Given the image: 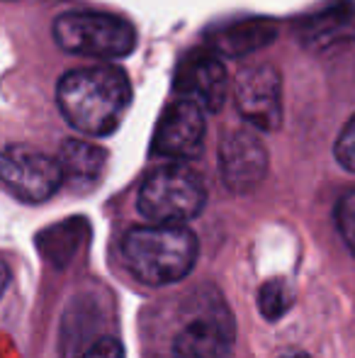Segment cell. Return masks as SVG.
Here are the masks:
<instances>
[{
	"mask_svg": "<svg viewBox=\"0 0 355 358\" xmlns=\"http://www.w3.org/2000/svg\"><path fill=\"white\" fill-rule=\"evenodd\" d=\"M56 103L63 120L88 137H107L119 127L132 105V85L112 64L73 69L56 85Z\"/></svg>",
	"mask_w": 355,
	"mask_h": 358,
	"instance_id": "obj_1",
	"label": "cell"
},
{
	"mask_svg": "<svg viewBox=\"0 0 355 358\" xmlns=\"http://www.w3.org/2000/svg\"><path fill=\"white\" fill-rule=\"evenodd\" d=\"M199 244L183 224L134 227L122 239V259L144 285H171L188 278L197 264Z\"/></svg>",
	"mask_w": 355,
	"mask_h": 358,
	"instance_id": "obj_2",
	"label": "cell"
},
{
	"mask_svg": "<svg viewBox=\"0 0 355 358\" xmlns=\"http://www.w3.org/2000/svg\"><path fill=\"white\" fill-rule=\"evenodd\" d=\"M236 324L222 292L202 287L190 297L178 331L173 334L171 358H232Z\"/></svg>",
	"mask_w": 355,
	"mask_h": 358,
	"instance_id": "obj_3",
	"label": "cell"
},
{
	"mask_svg": "<svg viewBox=\"0 0 355 358\" xmlns=\"http://www.w3.org/2000/svg\"><path fill=\"white\" fill-rule=\"evenodd\" d=\"M207 188L197 171L180 161L161 166L144 178L137 208L153 224H185L202 213Z\"/></svg>",
	"mask_w": 355,
	"mask_h": 358,
	"instance_id": "obj_4",
	"label": "cell"
},
{
	"mask_svg": "<svg viewBox=\"0 0 355 358\" xmlns=\"http://www.w3.org/2000/svg\"><path fill=\"white\" fill-rule=\"evenodd\" d=\"M54 39L68 54L114 62L137 47V29L117 15L71 10L54 20Z\"/></svg>",
	"mask_w": 355,
	"mask_h": 358,
	"instance_id": "obj_5",
	"label": "cell"
},
{
	"mask_svg": "<svg viewBox=\"0 0 355 358\" xmlns=\"http://www.w3.org/2000/svg\"><path fill=\"white\" fill-rule=\"evenodd\" d=\"M0 183L22 203H47L63 185V171L56 156L29 144L0 146Z\"/></svg>",
	"mask_w": 355,
	"mask_h": 358,
	"instance_id": "obj_6",
	"label": "cell"
},
{
	"mask_svg": "<svg viewBox=\"0 0 355 358\" xmlns=\"http://www.w3.org/2000/svg\"><path fill=\"white\" fill-rule=\"evenodd\" d=\"M234 103L248 124L275 132L282 124V78L270 64L243 66L234 78Z\"/></svg>",
	"mask_w": 355,
	"mask_h": 358,
	"instance_id": "obj_7",
	"label": "cell"
},
{
	"mask_svg": "<svg viewBox=\"0 0 355 358\" xmlns=\"http://www.w3.org/2000/svg\"><path fill=\"white\" fill-rule=\"evenodd\" d=\"M204 110L197 103L188 98L173 100L166 105V110L158 117V124L153 129L151 151L163 159L188 161L202 151L204 144Z\"/></svg>",
	"mask_w": 355,
	"mask_h": 358,
	"instance_id": "obj_8",
	"label": "cell"
},
{
	"mask_svg": "<svg viewBox=\"0 0 355 358\" xmlns=\"http://www.w3.org/2000/svg\"><path fill=\"white\" fill-rule=\"evenodd\" d=\"M219 173L232 193H251L266 180L268 149L251 129H234L219 144Z\"/></svg>",
	"mask_w": 355,
	"mask_h": 358,
	"instance_id": "obj_9",
	"label": "cell"
},
{
	"mask_svg": "<svg viewBox=\"0 0 355 358\" xmlns=\"http://www.w3.org/2000/svg\"><path fill=\"white\" fill-rule=\"evenodd\" d=\"M176 93L180 98H188L197 103L204 113L222 110L224 100L229 95V76L222 64V57L209 52L188 54L176 69Z\"/></svg>",
	"mask_w": 355,
	"mask_h": 358,
	"instance_id": "obj_10",
	"label": "cell"
},
{
	"mask_svg": "<svg viewBox=\"0 0 355 358\" xmlns=\"http://www.w3.org/2000/svg\"><path fill=\"white\" fill-rule=\"evenodd\" d=\"M278 34L273 20L253 17V20H239V22L217 27L207 34V44L219 57H246L258 49L268 47Z\"/></svg>",
	"mask_w": 355,
	"mask_h": 358,
	"instance_id": "obj_11",
	"label": "cell"
},
{
	"mask_svg": "<svg viewBox=\"0 0 355 358\" xmlns=\"http://www.w3.org/2000/svg\"><path fill=\"white\" fill-rule=\"evenodd\" d=\"M59 164L63 171V180L76 185H93L103 176L107 164V151L83 139H66L59 149Z\"/></svg>",
	"mask_w": 355,
	"mask_h": 358,
	"instance_id": "obj_12",
	"label": "cell"
},
{
	"mask_svg": "<svg viewBox=\"0 0 355 358\" xmlns=\"http://www.w3.org/2000/svg\"><path fill=\"white\" fill-rule=\"evenodd\" d=\"M348 37H353V17L343 8L324 10L302 22V42L307 47L324 49Z\"/></svg>",
	"mask_w": 355,
	"mask_h": 358,
	"instance_id": "obj_13",
	"label": "cell"
},
{
	"mask_svg": "<svg viewBox=\"0 0 355 358\" xmlns=\"http://www.w3.org/2000/svg\"><path fill=\"white\" fill-rule=\"evenodd\" d=\"M294 302V292L285 278H270L258 290V310L268 322H278L289 312Z\"/></svg>",
	"mask_w": 355,
	"mask_h": 358,
	"instance_id": "obj_14",
	"label": "cell"
},
{
	"mask_svg": "<svg viewBox=\"0 0 355 358\" xmlns=\"http://www.w3.org/2000/svg\"><path fill=\"white\" fill-rule=\"evenodd\" d=\"M336 227L341 231L343 241L355 256V188L348 190L336 205Z\"/></svg>",
	"mask_w": 355,
	"mask_h": 358,
	"instance_id": "obj_15",
	"label": "cell"
},
{
	"mask_svg": "<svg viewBox=\"0 0 355 358\" xmlns=\"http://www.w3.org/2000/svg\"><path fill=\"white\" fill-rule=\"evenodd\" d=\"M333 154H336V161L343 166V169L355 173V115L348 120L346 127H343L341 134H338Z\"/></svg>",
	"mask_w": 355,
	"mask_h": 358,
	"instance_id": "obj_16",
	"label": "cell"
},
{
	"mask_svg": "<svg viewBox=\"0 0 355 358\" xmlns=\"http://www.w3.org/2000/svg\"><path fill=\"white\" fill-rule=\"evenodd\" d=\"M81 358H127L124 356V346L119 344L112 336H103V339L95 341L90 349H86V354Z\"/></svg>",
	"mask_w": 355,
	"mask_h": 358,
	"instance_id": "obj_17",
	"label": "cell"
},
{
	"mask_svg": "<svg viewBox=\"0 0 355 358\" xmlns=\"http://www.w3.org/2000/svg\"><path fill=\"white\" fill-rule=\"evenodd\" d=\"M10 280H13V271H10V266L5 264L3 259H0V297L5 295V290H8Z\"/></svg>",
	"mask_w": 355,
	"mask_h": 358,
	"instance_id": "obj_18",
	"label": "cell"
},
{
	"mask_svg": "<svg viewBox=\"0 0 355 358\" xmlns=\"http://www.w3.org/2000/svg\"><path fill=\"white\" fill-rule=\"evenodd\" d=\"M282 358H309V356L302 354V351H294V354H287V356H282Z\"/></svg>",
	"mask_w": 355,
	"mask_h": 358,
	"instance_id": "obj_19",
	"label": "cell"
}]
</instances>
